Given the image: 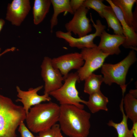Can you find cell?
Returning a JSON list of instances; mask_svg holds the SVG:
<instances>
[{
    "mask_svg": "<svg viewBox=\"0 0 137 137\" xmlns=\"http://www.w3.org/2000/svg\"><path fill=\"white\" fill-rule=\"evenodd\" d=\"M41 75L44 82V94H48L60 88L64 78L60 71L53 67L52 59L45 57L41 65Z\"/></svg>",
    "mask_w": 137,
    "mask_h": 137,
    "instance_id": "52a82bcc",
    "label": "cell"
},
{
    "mask_svg": "<svg viewBox=\"0 0 137 137\" xmlns=\"http://www.w3.org/2000/svg\"><path fill=\"white\" fill-rule=\"evenodd\" d=\"M112 9L121 24L123 34L126 39L122 44L125 48L137 50V35L126 22L120 9L114 4L112 0H106Z\"/></svg>",
    "mask_w": 137,
    "mask_h": 137,
    "instance_id": "4fadbf2b",
    "label": "cell"
},
{
    "mask_svg": "<svg viewBox=\"0 0 137 137\" xmlns=\"http://www.w3.org/2000/svg\"><path fill=\"white\" fill-rule=\"evenodd\" d=\"M29 109L25 120L28 127L33 132L45 130L58 122L60 106L55 103H40Z\"/></svg>",
    "mask_w": 137,
    "mask_h": 137,
    "instance_id": "7a4b0ae2",
    "label": "cell"
},
{
    "mask_svg": "<svg viewBox=\"0 0 137 137\" xmlns=\"http://www.w3.org/2000/svg\"><path fill=\"white\" fill-rule=\"evenodd\" d=\"M122 98L120 105V110L122 114L123 118L121 122L119 123H116L112 120H110L108 123V125L114 128L116 130L117 137H133V132L131 129L129 130L128 128L127 123L128 117L124 111L123 98Z\"/></svg>",
    "mask_w": 137,
    "mask_h": 137,
    "instance_id": "d6986e66",
    "label": "cell"
},
{
    "mask_svg": "<svg viewBox=\"0 0 137 137\" xmlns=\"http://www.w3.org/2000/svg\"><path fill=\"white\" fill-rule=\"evenodd\" d=\"M129 93L134 97L137 98V89L131 90H130Z\"/></svg>",
    "mask_w": 137,
    "mask_h": 137,
    "instance_id": "f1b7e54d",
    "label": "cell"
},
{
    "mask_svg": "<svg viewBox=\"0 0 137 137\" xmlns=\"http://www.w3.org/2000/svg\"><path fill=\"white\" fill-rule=\"evenodd\" d=\"M38 137H63L59 124L56 123L50 128L39 133Z\"/></svg>",
    "mask_w": 137,
    "mask_h": 137,
    "instance_id": "cb8c5ba5",
    "label": "cell"
},
{
    "mask_svg": "<svg viewBox=\"0 0 137 137\" xmlns=\"http://www.w3.org/2000/svg\"><path fill=\"white\" fill-rule=\"evenodd\" d=\"M102 0H86L83 6L88 8L92 9L96 11L102 18H103V11L106 5L103 3Z\"/></svg>",
    "mask_w": 137,
    "mask_h": 137,
    "instance_id": "603a6c76",
    "label": "cell"
},
{
    "mask_svg": "<svg viewBox=\"0 0 137 137\" xmlns=\"http://www.w3.org/2000/svg\"><path fill=\"white\" fill-rule=\"evenodd\" d=\"M5 22L4 20L0 19V32L5 25Z\"/></svg>",
    "mask_w": 137,
    "mask_h": 137,
    "instance_id": "f546056e",
    "label": "cell"
},
{
    "mask_svg": "<svg viewBox=\"0 0 137 137\" xmlns=\"http://www.w3.org/2000/svg\"><path fill=\"white\" fill-rule=\"evenodd\" d=\"M43 87V85H41L35 88H30L27 91H24L21 90L18 86H16L17 96L19 98L16 100V101L20 102L22 104L26 115L31 106L43 102L50 101L51 100V98L48 94H44L42 95H39L37 94Z\"/></svg>",
    "mask_w": 137,
    "mask_h": 137,
    "instance_id": "30bf717a",
    "label": "cell"
},
{
    "mask_svg": "<svg viewBox=\"0 0 137 137\" xmlns=\"http://www.w3.org/2000/svg\"><path fill=\"white\" fill-rule=\"evenodd\" d=\"M64 83L58 89L49 93L59 102L60 105H70L83 109L86 101L81 99L76 87L77 82H79L77 72L69 73L64 79Z\"/></svg>",
    "mask_w": 137,
    "mask_h": 137,
    "instance_id": "5b68a950",
    "label": "cell"
},
{
    "mask_svg": "<svg viewBox=\"0 0 137 137\" xmlns=\"http://www.w3.org/2000/svg\"><path fill=\"white\" fill-rule=\"evenodd\" d=\"M60 106L58 122L61 131L69 137H87L91 127L90 113L73 105Z\"/></svg>",
    "mask_w": 137,
    "mask_h": 137,
    "instance_id": "6da1fadb",
    "label": "cell"
},
{
    "mask_svg": "<svg viewBox=\"0 0 137 137\" xmlns=\"http://www.w3.org/2000/svg\"><path fill=\"white\" fill-rule=\"evenodd\" d=\"M84 81V92L90 95L100 90V86L103 82V77L101 75H96L93 73Z\"/></svg>",
    "mask_w": 137,
    "mask_h": 137,
    "instance_id": "7402d4cb",
    "label": "cell"
},
{
    "mask_svg": "<svg viewBox=\"0 0 137 137\" xmlns=\"http://www.w3.org/2000/svg\"><path fill=\"white\" fill-rule=\"evenodd\" d=\"M123 104L126 115L133 123L137 122V99L129 93L124 96Z\"/></svg>",
    "mask_w": 137,
    "mask_h": 137,
    "instance_id": "44dd1931",
    "label": "cell"
},
{
    "mask_svg": "<svg viewBox=\"0 0 137 137\" xmlns=\"http://www.w3.org/2000/svg\"><path fill=\"white\" fill-rule=\"evenodd\" d=\"M103 16L106 19L108 27L113 30L115 35L124 36L120 22L110 6H107L105 8Z\"/></svg>",
    "mask_w": 137,
    "mask_h": 137,
    "instance_id": "ffe728a7",
    "label": "cell"
},
{
    "mask_svg": "<svg viewBox=\"0 0 137 137\" xmlns=\"http://www.w3.org/2000/svg\"><path fill=\"white\" fill-rule=\"evenodd\" d=\"M132 130L134 137H137V122L133 123Z\"/></svg>",
    "mask_w": 137,
    "mask_h": 137,
    "instance_id": "83f0119b",
    "label": "cell"
},
{
    "mask_svg": "<svg viewBox=\"0 0 137 137\" xmlns=\"http://www.w3.org/2000/svg\"><path fill=\"white\" fill-rule=\"evenodd\" d=\"M88 100L85 105L93 113L100 110H108L107 105L109 102L108 98L105 96L100 90L90 95Z\"/></svg>",
    "mask_w": 137,
    "mask_h": 137,
    "instance_id": "2e32d148",
    "label": "cell"
},
{
    "mask_svg": "<svg viewBox=\"0 0 137 137\" xmlns=\"http://www.w3.org/2000/svg\"><path fill=\"white\" fill-rule=\"evenodd\" d=\"M135 51L131 50L124 59L115 64L104 63L101 72L103 75V82L110 85L115 83L121 87L122 93H125L126 75L130 67L136 61Z\"/></svg>",
    "mask_w": 137,
    "mask_h": 137,
    "instance_id": "277c9868",
    "label": "cell"
},
{
    "mask_svg": "<svg viewBox=\"0 0 137 137\" xmlns=\"http://www.w3.org/2000/svg\"><path fill=\"white\" fill-rule=\"evenodd\" d=\"M26 116L23 106L0 94V137H16V130Z\"/></svg>",
    "mask_w": 137,
    "mask_h": 137,
    "instance_id": "3957f363",
    "label": "cell"
},
{
    "mask_svg": "<svg viewBox=\"0 0 137 137\" xmlns=\"http://www.w3.org/2000/svg\"><path fill=\"white\" fill-rule=\"evenodd\" d=\"M31 9L29 0H13L8 4L6 19L16 26H20Z\"/></svg>",
    "mask_w": 137,
    "mask_h": 137,
    "instance_id": "8fae6325",
    "label": "cell"
},
{
    "mask_svg": "<svg viewBox=\"0 0 137 137\" xmlns=\"http://www.w3.org/2000/svg\"></svg>",
    "mask_w": 137,
    "mask_h": 137,
    "instance_id": "4dcf8cb0",
    "label": "cell"
},
{
    "mask_svg": "<svg viewBox=\"0 0 137 137\" xmlns=\"http://www.w3.org/2000/svg\"><path fill=\"white\" fill-rule=\"evenodd\" d=\"M84 63L81 54L78 52L68 53L52 59L53 66L60 71L64 79L71 71L78 70Z\"/></svg>",
    "mask_w": 137,
    "mask_h": 137,
    "instance_id": "9c48e42d",
    "label": "cell"
},
{
    "mask_svg": "<svg viewBox=\"0 0 137 137\" xmlns=\"http://www.w3.org/2000/svg\"><path fill=\"white\" fill-rule=\"evenodd\" d=\"M100 37V41L97 47L104 53L109 55H118L121 53L119 47L125 42V37L111 35L105 30Z\"/></svg>",
    "mask_w": 137,
    "mask_h": 137,
    "instance_id": "5bb4252c",
    "label": "cell"
},
{
    "mask_svg": "<svg viewBox=\"0 0 137 137\" xmlns=\"http://www.w3.org/2000/svg\"><path fill=\"white\" fill-rule=\"evenodd\" d=\"M18 131L20 133L21 137H35L22 122L19 126Z\"/></svg>",
    "mask_w": 137,
    "mask_h": 137,
    "instance_id": "d4e9b609",
    "label": "cell"
},
{
    "mask_svg": "<svg viewBox=\"0 0 137 137\" xmlns=\"http://www.w3.org/2000/svg\"><path fill=\"white\" fill-rule=\"evenodd\" d=\"M51 4V0H35L32 9L34 23H41L49 11Z\"/></svg>",
    "mask_w": 137,
    "mask_h": 137,
    "instance_id": "ac0fdd59",
    "label": "cell"
},
{
    "mask_svg": "<svg viewBox=\"0 0 137 137\" xmlns=\"http://www.w3.org/2000/svg\"><path fill=\"white\" fill-rule=\"evenodd\" d=\"M114 4L121 10L124 19L128 25L136 32L137 31L136 15L132 11L133 6L136 0H112Z\"/></svg>",
    "mask_w": 137,
    "mask_h": 137,
    "instance_id": "9a60e30c",
    "label": "cell"
},
{
    "mask_svg": "<svg viewBox=\"0 0 137 137\" xmlns=\"http://www.w3.org/2000/svg\"><path fill=\"white\" fill-rule=\"evenodd\" d=\"M84 63L77 73L80 81H83L104 64L106 59L109 56L104 53L97 47L81 49L80 53Z\"/></svg>",
    "mask_w": 137,
    "mask_h": 137,
    "instance_id": "8992f818",
    "label": "cell"
},
{
    "mask_svg": "<svg viewBox=\"0 0 137 137\" xmlns=\"http://www.w3.org/2000/svg\"><path fill=\"white\" fill-rule=\"evenodd\" d=\"M16 48L14 47H12L10 48H8L6 49L3 52L1 53V48L0 47V57L2 55L5 53L10 52H13L14 51Z\"/></svg>",
    "mask_w": 137,
    "mask_h": 137,
    "instance_id": "4316f807",
    "label": "cell"
},
{
    "mask_svg": "<svg viewBox=\"0 0 137 137\" xmlns=\"http://www.w3.org/2000/svg\"><path fill=\"white\" fill-rule=\"evenodd\" d=\"M89 9L83 6L74 14L72 19L65 25L67 32H73L79 38L88 35L92 30L90 20L87 16Z\"/></svg>",
    "mask_w": 137,
    "mask_h": 137,
    "instance_id": "ba28073f",
    "label": "cell"
},
{
    "mask_svg": "<svg viewBox=\"0 0 137 137\" xmlns=\"http://www.w3.org/2000/svg\"><path fill=\"white\" fill-rule=\"evenodd\" d=\"M95 29V33L80 38L73 37L71 32H64L60 30L57 31L56 35L57 37L65 40L71 47L81 49L85 48H92L97 46L94 43V39L96 37H100L102 31V29L99 27H96Z\"/></svg>",
    "mask_w": 137,
    "mask_h": 137,
    "instance_id": "7c38bea8",
    "label": "cell"
},
{
    "mask_svg": "<svg viewBox=\"0 0 137 137\" xmlns=\"http://www.w3.org/2000/svg\"><path fill=\"white\" fill-rule=\"evenodd\" d=\"M85 0H71L70 4L74 13L81 6Z\"/></svg>",
    "mask_w": 137,
    "mask_h": 137,
    "instance_id": "484cf974",
    "label": "cell"
},
{
    "mask_svg": "<svg viewBox=\"0 0 137 137\" xmlns=\"http://www.w3.org/2000/svg\"><path fill=\"white\" fill-rule=\"evenodd\" d=\"M53 7L54 12L50 20V32H53V28L58 23V17L61 13L68 12L74 14L71 7L69 0H51Z\"/></svg>",
    "mask_w": 137,
    "mask_h": 137,
    "instance_id": "e0dca14e",
    "label": "cell"
}]
</instances>
